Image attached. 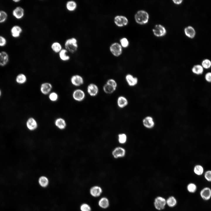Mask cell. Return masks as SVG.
I'll list each match as a JSON object with an SVG mask.
<instances>
[{
  "label": "cell",
  "mask_w": 211,
  "mask_h": 211,
  "mask_svg": "<svg viewBox=\"0 0 211 211\" xmlns=\"http://www.w3.org/2000/svg\"><path fill=\"white\" fill-rule=\"evenodd\" d=\"M191 70L194 74L198 75L202 74L204 72L203 68L202 65L199 64L194 66Z\"/></svg>",
  "instance_id": "obj_21"
},
{
  "label": "cell",
  "mask_w": 211,
  "mask_h": 211,
  "mask_svg": "<svg viewBox=\"0 0 211 211\" xmlns=\"http://www.w3.org/2000/svg\"><path fill=\"white\" fill-rule=\"evenodd\" d=\"M142 123L145 127L149 129L153 128L155 125L154 120L150 116H147L144 118L142 120Z\"/></svg>",
  "instance_id": "obj_9"
},
{
  "label": "cell",
  "mask_w": 211,
  "mask_h": 211,
  "mask_svg": "<svg viewBox=\"0 0 211 211\" xmlns=\"http://www.w3.org/2000/svg\"><path fill=\"white\" fill-rule=\"evenodd\" d=\"M51 48L53 51L56 53H59L62 49L61 45L57 42H54L52 44Z\"/></svg>",
  "instance_id": "obj_30"
},
{
  "label": "cell",
  "mask_w": 211,
  "mask_h": 211,
  "mask_svg": "<svg viewBox=\"0 0 211 211\" xmlns=\"http://www.w3.org/2000/svg\"><path fill=\"white\" fill-rule=\"evenodd\" d=\"M6 40L5 38L2 36H0V47H4L6 44Z\"/></svg>",
  "instance_id": "obj_42"
},
{
  "label": "cell",
  "mask_w": 211,
  "mask_h": 211,
  "mask_svg": "<svg viewBox=\"0 0 211 211\" xmlns=\"http://www.w3.org/2000/svg\"><path fill=\"white\" fill-rule=\"evenodd\" d=\"M72 96L75 100L78 101H81L84 99L85 94L82 90L80 89H77L73 91Z\"/></svg>",
  "instance_id": "obj_11"
},
{
  "label": "cell",
  "mask_w": 211,
  "mask_h": 211,
  "mask_svg": "<svg viewBox=\"0 0 211 211\" xmlns=\"http://www.w3.org/2000/svg\"><path fill=\"white\" fill-rule=\"evenodd\" d=\"M117 87L116 82L113 79L108 80L103 87L104 91L106 93L111 94L115 90Z\"/></svg>",
  "instance_id": "obj_3"
},
{
  "label": "cell",
  "mask_w": 211,
  "mask_h": 211,
  "mask_svg": "<svg viewBox=\"0 0 211 211\" xmlns=\"http://www.w3.org/2000/svg\"><path fill=\"white\" fill-rule=\"evenodd\" d=\"M68 51L66 49H62L59 53L60 59L62 61H68L70 58L69 56L67 55Z\"/></svg>",
  "instance_id": "obj_27"
},
{
  "label": "cell",
  "mask_w": 211,
  "mask_h": 211,
  "mask_svg": "<svg viewBox=\"0 0 211 211\" xmlns=\"http://www.w3.org/2000/svg\"><path fill=\"white\" fill-rule=\"evenodd\" d=\"M70 81L72 84L76 86H79L84 83L83 78L79 75L72 76L71 78Z\"/></svg>",
  "instance_id": "obj_13"
},
{
  "label": "cell",
  "mask_w": 211,
  "mask_h": 211,
  "mask_svg": "<svg viewBox=\"0 0 211 211\" xmlns=\"http://www.w3.org/2000/svg\"><path fill=\"white\" fill-rule=\"evenodd\" d=\"M135 18L137 23L143 24L147 22L149 19V15L148 13L144 11H139L136 13Z\"/></svg>",
  "instance_id": "obj_2"
},
{
  "label": "cell",
  "mask_w": 211,
  "mask_h": 211,
  "mask_svg": "<svg viewBox=\"0 0 211 211\" xmlns=\"http://www.w3.org/2000/svg\"><path fill=\"white\" fill-rule=\"evenodd\" d=\"M204 177L206 180L209 182H211V171H208L205 173Z\"/></svg>",
  "instance_id": "obj_40"
},
{
  "label": "cell",
  "mask_w": 211,
  "mask_h": 211,
  "mask_svg": "<svg viewBox=\"0 0 211 211\" xmlns=\"http://www.w3.org/2000/svg\"><path fill=\"white\" fill-rule=\"evenodd\" d=\"M154 205L156 209L161 210L164 209L166 204V200L164 197L159 196L154 199Z\"/></svg>",
  "instance_id": "obj_5"
},
{
  "label": "cell",
  "mask_w": 211,
  "mask_h": 211,
  "mask_svg": "<svg viewBox=\"0 0 211 211\" xmlns=\"http://www.w3.org/2000/svg\"><path fill=\"white\" fill-rule=\"evenodd\" d=\"M1 90L0 89V97H1Z\"/></svg>",
  "instance_id": "obj_45"
},
{
  "label": "cell",
  "mask_w": 211,
  "mask_h": 211,
  "mask_svg": "<svg viewBox=\"0 0 211 211\" xmlns=\"http://www.w3.org/2000/svg\"><path fill=\"white\" fill-rule=\"evenodd\" d=\"M117 103L119 107L122 108L127 106L128 103L127 99L123 96H119L118 99Z\"/></svg>",
  "instance_id": "obj_23"
},
{
  "label": "cell",
  "mask_w": 211,
  "mask_h": 211,
  "mask_svg": "<svg viewBox=\"0 0 211 211\" xmlns=\"http://www.w3.org/2000/svg\"><path fill=\"white\" fill-rule=\"evenodd\" d=\"M98 88L95 84H91L87 87V91L91 96H96L98 92Z\"/></svg>",
  "instance_id": "obj_19"
},
{
  "label": "cell",
  "mask_w": 211,
  "mask_h": 211,
  "mask_svg": "<svg viewBox=\"0 0 211 211\" xmlns=\"http://www.w3.org/2000/svg\"><path fill=\"white\" fill-rule=\"evenodd\" d=\"M26 125L28 128L31 130L35 129L38 126L36 120L32 117H30L26 121Z\"/></svg>",
  "instance_id": "obj_15"
},
{
  "label": "cell",
  "mask_w": 211,
  "mask_h": 211,
  "mask_svg": "<svg viewBox=\"0 0 211 211\" xmlns=\"http://www.w3.org/2000/svg\"><path fill=\"white\" fill-rule=\"evenodd\" d=\"M173 2L176 4H181L183 1L182 0H173Z\"/></svg>",
  "instance_id": "obj_43"
},
{
  "label": "cell",
  "mask_w": 211,
  "mask_h": 211,
  "mask_svg": "<svg viewBox=\"0 0 211 211\" xmlns=\"http://www.w3.org/2000/svg\"><path fill=\"white\" fill-rule=\"evenodd\" d=\"M200 194L203 200H208L211 198V189L209 187H204L201 190Z\"/></svg>",
  "instance_id": "obj_8"
},
{
  "label": "cell",
  "mask_w": 211,
  "mask_h": 211,
  "mask_svg": "<svg viewBox=\"0 0 211 211\" xmlns=\"http://www.w3.org/2000/svg\"><path fill=\"white\" fill-rule=\"evenodd\" d=\"M177 201L176 199L173 196L169 197L166 200V204L169 207H173L176 205Z\"/></svg>",
  "instance_id": "obj_29"
},
{
  "label": "cell",
  "mask_w": 211,
  "mask_h": 211,
  "mask_svg": "<svg viewBox=\"0 0 211 211\" xmlns=\"http://www.w3.org/2000/svg\"><path fill=\"white\" fill-rule=\"evenodd\" d=\"M202 66L203 68L208 69L211 67V62L208 59L203 60L202 63Z\"/></svg>",
  "instance_id": "obj_36"
},
{
  "label": "cell",
  "mask_w": 211,
  "mask_h": 211,
  "mask_svg": "<svg viewBox=\"0 0 211 211\" xmlns=\"http://www.w3.org/2000/svg\"><path fill=\"white\" fill-rule=\"evenodd\" d=\"M12 14L13 16L18 19L23 18L24 15V11L23 8L20 6L16 7L13 10Z\"/></svg>",
  "instance_id": "obj_14"
},
{
  "label": "cell",
  "mask_w": 211,
  "mask_h": 211,
  "mask_svg": "<svg viewBox=\"0 0 211 211\" xmlns=\"http://www.w3.org/2000/svg\"><path fill=\"white\" fill-rule=\"evenodd\" d=\"M120 42L121 45L123 47L126 48L127 47L129 44L128 40L125 38H123L120 39Z\"/></svg>",
  "instance_id": "obj_38"
},
{
  "label": "cell",
  "mask_w": 211,
  "mask_h": 211,
  "mask_svg": "<svg viewBox=\"0 0 211 211\" xmlns=\"http://www.w3.org/2000/svg\"><path fill=\"white\" fill-rule=\"evenodd\" d=\"M114 22L117 26L119 27H122L127 25L128 23V20L125 16L118 15L115 17Z\"/></svg>",
  "instance_id": "obj_7"
},
{
  "label": "cell",
  "mask_w": 211,
  "mask_h": 211,
  "mask_svg": "<svg viewBox=\"0 0 211 211\" xmlns=\"http://www.w3.org/2000/svg\"><path fill=\"white\" fill-rule=\"evenodd\" d=\"M112 155L115 159H118L124 157L126 154L125 149L121 147H115L112 151Z\"/></svg>",
  "instance_id": "obj_4"
},
{
  "label": "cell",
  "mask_w": 211,
  "mask_h": 211,
  "mask_svg": "<svg viewBox=\"0 0 211 211\" xmlns=\"http://www.w3.org/2000/svg\"><path fill=\"white\" fill-rule=\"evenodd\" d=\"M98 204L100 207L103 208H107L109 205V201L106 198H103L99 200Z\"/></svg>",
  "instance_id": "obj_32"
},
{
  "label": "cell",
  "mask_w": 211,
  "mask_h": 211,
  "mask_svg": "<svg viewBox=\"0 0 211 211\" xmlns=\"http://www.w3.org/2000/svg\"><path fill=\"white\" fill-rule=\"evenodd\" d=\"M205 79L207 82L211 83V72H208L205 74Z\"/></svg>",
  "instance_id": "obj_41"
},
{
  "label": "cell",
  "mask_w": 211,
  "mask_h": 211,
  "mask_svg": "<svg viewBox=\"0 0 211 211\" xmlns=\"http://www.w3.org/2000/svg\"><path fill=\"white\" fill-rule=\"evenodd\" d=\"M13 1L15 2H18L20 1V0H13Z\"/></svg>",
  "instance_id": "obj_44"
},
{
  "label": "cell",
  "mask_w": 211,
  "mask_h": 211,
  "mask_svg": "<svg viewBox=\"0 0 211 211\" xmlns=\"http://www.w3.org/2000/svg\"><path fill=\"white\" fill-rule=\"evenodd\" d=\"M197 187L196 185L193 183H190L187 186V189L188 191L191 193H195L197 190Z\"/></svg>",
  "instance_id": "obj_33"
},
{
  "label": "cell",
  "mask_w": 211,
  "mask_h": 211,
  "mask_svg": "<svg viewBox=\"0 0 211 211\" xmlns=\"http://www.w3.org/2000/svg\"><path fill=\"white\" fill-rule=\"evenodd\" d=\"M153 31L154 35L157 37L163 36L165 35L166 32L164 27L160 25H155L153 29Z\"/></svg>",
  "instance_id": "obj_12"
},
{
  "label": "cell",
  "mask_w": 211,
  "mask_h": 211,
  "mask_svg": "<svg viewBox=\"0 0 211 211\" xmlns=\"http://www.w3.org/2000/svg\"><path fill=\"white\" fill-rule=\"evenodd\" d=\"M52 86L51 84L48 82H44L40 86V90L42 94L44 95L49 94L52 90Z\"/></svg>",
  "instance_id": "obj_10"
},
{
  "label": "cell",
  "mask_w": 211,
  "mask_h": 211,
  "mask_svg": "<svg viewBox=\"0 0 211 211\" xmlns=\"http://www.w3.org/2000/svg\"><path fill=\"white\" fill-rule=\"evenodd\" d=\"M26 75L20 73L16 76V81L17 83L19 84H22L25 83L27 81Z\"/></svg>",
  "instance_id": "obj_24"
},
{
  "label": "cell",
  "mask_w": 211,
  "mask_h": 211,
  "mask_svg": "<svg viewBox=\"0 0 211 211\" xmlns=\"http://www.w3.org/2000/svg\"><path fill=\"white\" fill-rule=\"evenodd\" d=\"M11 32L13 37L17 38L20 36L22 32V29L19 26L16 25L11 28Z\"/></svg>",
  "instance_id": "obj_18"
},
{
  "label": "cell",
  "mask_w": 211,
  "mask_h": 211,
  "mask_svg": "<svg viewBox=\"0 0 211 211\" xmlns=\"http://www.w3.org/2000/svg\"><path fill=\"white\" fill-rule=\"evenodd\" d=\"M38 183L41 187L42 188H46L48 186L49 181L47 177L45 176H42L39 178Z\"/></svg>",
  "instance_id": "obj_20"
},
{
  "label": "cell",
  "mask_w": 211,
  "mask_h": 211,
  "mask_svg": "<svg viewBox=\"0 0 211 211\" xmlns=\"http://www.w3.org/2000/svg\"><path fill=\"white\" fill-rule=\"evenodd\" d=\"M118 140L119 143L121 144H125L127 140V136L124 133H120L118 135Z\"/></svg>",
  "instance_id": "obj_31"
},
{
  "label": "cell",
  "mask_w": 211,
  "mask_h": 211,
  "mask_svg": "<svg viewBox=\"0 0 211 211\" xmlns=\"http://www.w3.org/2000/svg\"><path fill=\"white\" fill-rule=\"evenodd\" d=\"M7 14L6 13L3 11H0V23L4 22L6 20Z\"/></svg>",
  "instance_id": "obj_37"
},
{
  "label": "cell",
  "mask_w": 211,
  "mask_h": 211,
  "mask_svg": "<svg viewBox=\"0 0 211 211\" xmlns=\"http://www.w3.org/2000/svg\"><path fill=\"white\" fill-rule=\"evenodd\" d=\"M80 210L81 211H90L91 210L90 207L86 204H83L80 206Z\"/></svg>",
  "instance_id": "obj_39"
},
{
  "label": "cell",
  "mask_w": 211,
  "mask_h": 211,
  "mask_svg": "<svg viewBox=\"0 0 211 211\" xmlns=\"http://www.w3.org/2000/svg\"><path fill=\"white\" fill-rule=\"evenodd\" d=\"M55 124L56 126L59 129H63L66 127V122L63 118H58L57 119L55 122Z\"/></svg>",
  "instance_id": "obj_22"
},
{
  "label": "cell",
  "mask_w": 211,
  "mask_h": 211,
  "mask_svg": "<svg viewBox=\"0 0 211 211\" xmlns=\"http://www.w3.org/2000/svg\"><path fill=\"white\" fill-rule=\"evenodd\" d=\"M186 36L188 37L193 38L195 35V31L194 28L190 26L186 28L184 30Z\"/></svg>",
  "instance_id": "obj_28"
},
{
  "label": "cell",
  "mask_w": 211,
  "mask_h": 211,
  "mask_svg": "<svg viewBox=\"0 0 211 211\" xmlns=\"http://www.w3.org/2000/svg\"><path fill=\"white\" fill-rule=\"evenodd\" d=\"M65 49L72 53H75L78 48L77 41L74 38H72L67 39L64 43Z\"/></svg>",
  "instance_id": "obj_1"
},
{
  "label": "cell",
  "mask_w": 211,
  "mask_h": 211,
  "mask_svg": "<svg viewBox=\"0 0 211 211\" xmlns=\"http://www.w3.org/2000/svg\"><path fill=\"white\" fill-rule=\"evenodd\" d=\"M203 167L200 165H197L194 169V173L197 175L200 176L203 172Z\"/></svg>",
  "instance_id": "obj_34"
},
{
  "label": "cell",
  "mask_w": 211,
  "mask_h": 211,
  "mask_svg": "<svg viewBox=\"0 0 211 211\" xmlns=\"http://www.w3.org/2000/svg\"><path fill=\"white\" fill-rule=\"evenodd\" d=\"M110 50L111 53L115 57L120 56L122 52V47L120 44L117 42L112 44L110 46Z\"/></svg>",
  "instance_id": "obj_6"
},
{
  "label": "cell",
  "mask_w": 211,
  "mask_h": 211,
  "mask_svg": "<svg viewBox=\"0 0 211 211\" xmlns=\"http://www.w3.org/2000/svg\"><path fill=\"white\" fill-rule=\"evenodd\" d=\"M125 79L129 85L131 86L136 85L138 82V78L130 74L126 75Z\"/></svg>",
  "instance_id": "obj_16"
},
{
  "label": "cell",
  "mask_w": 211,
  "mask_h": 211,
  "mask_svg": "<svg viewBox=\"0 0 211 211\" xmlns=\"http://www.w3.org/2000/svg\"><path fill=\"white\" fill-rule=\"evenodd\" d=\"M48 97L50 101L55 102L58 99V96L56 92H53L49 94Z\"/></svg>",
  "instance_id": "obj_35"
},
{
  "label": "cell",
  "mask_w": 211,
  "mask_h": 211,
  "mask_svg": "<svg viewBox=\"0 0 211 211\" xmlns=\"http://www.w3.org/2000/svg\"><path fill=\"white\" fill-rule=\"evenodd\" d=\"M66 8L69 11H73L76 9L77 5L76 3L74 1H68L66 4Z\"/></svg>",
  "instance_id": "obj_26"
},
{
  "label": "cell",
  "mask_w": 211,
  "mask_h": 211,
  "mask_svg": "<svg viewBox=\"0 0 211 211\" xmlns=\"http://www.w3.org/2000/svg\"><path fill=\"white\" fill-rule=\"evenodd\" d=\"M101 188L98 186H95L92 187L90 190L91 195L95 197L99 196L102 192Z\"/></svg>",
  "instance_id": "obj_25"
},
{
  "label": "cell",
  "mask_w": 211,
  "mask_h": 211,
  "mask_svg": "<svg viewBox=\"0 0 211 211\" xmlns=\"http://www.w3.org/2000/svg\"><path fill=\"white\" fill-rule=\"evenodd\" d=\"M9 61V56L5 51L0 52V66L3 67L6 65Z\"/></svg>",
  "instance_id": "obj_17"
}]
</instances>
